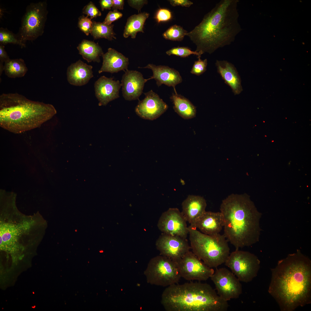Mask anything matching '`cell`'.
<instances>
[{
  "label": "cell",
  "instance_id": "1",
  "mask_svg": "<svg viewBox=\"0 0 311 311\" xmlns=\"http://www.w3.org/2000/svg\"><path fill=\"white\" fill-rule=\"evenodd\" d=\"M268 291L282 311H293L311 303V261L299 250L271 269Z\"/></svg>",
  "mask_w": 311,
  "mask_h": 311
},
{
  "label": "cell",
  "instance_id": "2",
  "mask_svg": "<svg viewBox=\"0 0 311 311\" xmlns=\"http://www.w3.org/2000/svg\"><path fill=\"white\" fill-rule=\"evenodd\" d=\"M238 0H221L204 16L186 36L196 46L195 50L211 54L233 42L242 29L238 22Z\"/></svg>",
  "mask_w": 311,
  "mask_h": 311
},
{
  "label": "cell",
  "instance_id": "3",
  "mask_svg": "<svg viewBox=\"0 0 311 311\" xmlns=\"http://www.w3.org/2000/svg\"><path fill=\"white\" fill-rule=\"evenodd\" d=\"M220 209L224 220L223 234L236 249L259 241L262 214L249 195L232 194L222 200Z\"/></svg>",
  "mask_w": 311,
  "mask_h": 311
},
{
  "label": "cell",
  "instance_id": "4",
  "mask_svg": "<svg viewBox=\"0 0 311 311\" xmlns=\"http://www.w3.org/2000/svg\"><path fill=\"white\" fill-rule=\"evenodd\" d=\"M56 113L52 105L31 100L18 93L0 96V126L15 134L40 127Z\"/></svg>",
  "mask_w": 311,
  "mask_h": 311
},
{
  "label": "cell",
  "instance_id": "5",
  "mask_svg": "<svg viewBox=\"0 0 311 311\" xmlns=\"http://www.w3.org/2000/svg\"><path fill=\"white\" fill-rule=\"evenodd\" d=\"M200 281L175 284L167 287L161 304L166 311H226L228 302L209 284Z\"/></svg>",
  "mask_w": 311,
  "mask_h": 311
},
{
  "label": "cell",
  "instance_id": "6",
  "mask_svg": "<svg viewBox=\"0 0 311 311\" xmlns=\"http://www.w3.org/2000/svg\"><path fill=\"white\" fill-rule=\"evenodd\" d=\"M188 229L191 249L197 257L211 268L225 263L230 253L223 234L206 235L189 226Z\"/></svg>",
  "mask_w": 311,
  "mask_h": 311
},
{
  "label": "cell",
  "instance_id": "7",
  "mask_svg": "<svg viewBox=\"0 0 311 311\" xmlns=\"http://www.w3.org/2000/svg\"><path fill=\"white\" fill-rule=\"evenodd\" d=\"M48 13L46 0L27 5L16 34L23 43L35 40L43 34Z\"/></svg>",
  "mask_w": 311,
  "mask_h": 311
},
{
  "label": "cell",
  "instance_id": "8",
  "mask_svg": "<svg viewBox=\"0 0 311 311\" xmlns=\"http://www.w3.org/2000/svg\"><path fill=\"white\" fill-rule=\"evenodd\" d=\"M144 274L148 283L164 287L177 284L181 277L176 261L161 255L150 260Z\"/></svg>",
  "mask_w": 311,
  "mask_h": 311
},
{
  "label": "cell",
  "instance_id": "9",
  "mask_svg": "<svg viewBox=\"0 0 311 311\" xmlns=\"http://www.w3.org/2000/svg\"><path fill=\"white\" fill-rule=\"evenodd\" d=\"M225 263L240 282L247 283L257 276L260 262L254 254L237 249L230 253Z\"/></svg>",
  "mask_w": 311,
  "mask_h": 311
},
{
  "label": "cell",
  "instance_id": "10",
  "mask_svg": "<svg viewBox=\"0 0 311 311\" xmlns=\"http://www.w3.org/2000/svg\"><path fill=\"white\" fill-rule=\"evenodd\" d=\"M7 219L1 217L0 246L1 249L13 250L18 247L24 236L28 234L36 222L32 217L18 221Z\"/></svg>",
  "mask_w": 311,
  "mask_h": 311
},
{
  "label": "cell",
  "instance_id": "11",
  "mask_svg": "<svg viewBox=\"0 0 311 311\" xmlns=\"http://www.w3.org/2000/svg\"><path fill=\"white\" fill-rule=\"evenodd\" d=\"M210 278L215 286L217 294L225 301L237 299L242 293L240 281L226 268H217Z\"/></svg>",
  "mask_w": 311,
  "mask_h": 311
},
{
  "label": "cell",
  "instance_id": "12",
  "mask_svg": "<svg viewBox=\"0 0 311 311\" xmlns=\"http://www.w3.org/2000/svg\"><path fill=\"white\" fill-rule=\"evenodd\" d=\"M176 262L181 277L187 280L206 281L215 271L190 251Z\"/></svg>",
  "mask_w": 311,
  "mask_h": 311
},
{
  "label": "cell",
  "instance_id": "13",
  "mask_svg": "<svg viewBox=\"0 0 311 311\" xmlns=\"http://www.w3.org/2000/svg\"><path fill=\"white\" fill-rule=\"evenodd\" d=\"M156 246L160 255L176 261L191 249L187 238L164 233L157 240Z\"/></svg>",
  "mask_w": 311,
  "mask_h": 311
},
{
  "label": "cell",
  "instance_id": "14",
  "mask_svg": "<svg viewBox=\"0 0 311 311\" xmlns=\"http://www.w3.org/2000/svg\"><path fill=\"white\" fill-rule=\"evenodd\" d=\"M187 221L177 208H170L163 213L157 224L162 233L187 238L188 235Z\"/></svg>",
  "mask_w": 311,
  "mask_h": 311
},
{
  "label": "cell",
  "instance_id": "15",
  "mask_svg": "<svg viewBox=\"0 0 311 311\" xmlns=\"http://www.w3.org/2000/svg\"><path fill=\"white\" fill-rule=\"evenodd\" d=\"M144 98L135 107L136 114L141 118L153 120L160 117L168 108V105L152 90L144 93Z\"/></svg>",
  "mask_w": 311,
  "mask_h": 311
},
{
  "label": "cell",
  "instance_id": "16",
  "mask_svg": "<svg viewBox=\"0 0 311 311\" xmlns=\"http://www.w3.org/2000/svg\"><path fill=\"white\" fill-rule=\"evenodd\" d=\"M147 81L140 72L126 70L122 75L121 83L124 98L129 101L139 100L143 93L145 84Z\"/></svg>",
  "mask_w": 311,
  "mask_h": 311
},
{
  "label": "cell",
  "instance_id": "17",
  "mask_svg": "<svg viewBox=\"0 0 311 311\" xmlns=\"http://www.w3.org/2000/svg\"><path fill=\"white\" fill-rule=\"evenodd\" d=\"M121 87L118 80L104 76L100 77L95 83V96L99 101V106H105L109 102L120 97L119 91Z\"/></svg>",
  "mask_w": 311,
  "mask_h": 311
},
{
  "label": "cell",
  "instance_id": "18",
  "mask_svg": "<svg viewBox=\"0 0 311 311\" xmlns=\"http://www.w3.org/2000/svg\"><path fill=\"white\" fill-rule=\"evenodd\" d=\"M141 68H147L151 69L153 72V76L147 79L148 80L154 79L158 87L164 84L173 88L175 93H177L175 86L181 83L182 79L179 72L173 68L164 65L156 66L153 64H149Z\"/></svg>",
  "mask_w": 311,
  "mask_h": 311
},
{
  "label": "cell",
  "instance_id": "19",
  "mask_svg": "<svg viewBox=\"0 0 311 311\" xmlns=\"http://www.w3.org/2000/svg\"><path fill=\"white\" fill-rule=\"evenodd\" d=\"M206 206L204 198L199 196L189 195L183 202L181 212L189 226L196 228V223L206 211Z\"/></svg>",
  "mask_w": 311,
  "mask_h": 311
},
{
  "label": "cell",
  "instance_id": "20",
  "mask_svg": "<svg viewBox=\"0 0 311 311\" xmlns=\"http://www.w3.org/2000/svg\"><path fill=\"white\" fill-rule=\"evenodd\" d=\"M224 226L223 215L220 212L205 211L197 221L195 227L209 235L219 234Z\"/></svg>",
  "mask_w": 311,
  "mask_h": 311
},
{
  "label": "cell",
  "instance_id": "21",
  "mask_svg": "<svg viewBox=\"0 0 311 311\" xmlns=\"http://www.w3.org/2000/svg\"><path fill=\"white\" fill-rule=\"evenodd\" d=\"M102 66L98 71L99 73L107 72L111 73H117L121 71L128 69V58L122 54L111 48H109L107 52L102 56Z\"/></svg>",
  "mask_w": 311,
  "mask_h": 311
},
{
  "label": "cell",
  "instance_id": "22",
  "mask_svg": "<svg viewBox=\"0 0 311 311\" xmlns=\"http://www.w3.org/2000/svg\"><path fill=\"white\" fill-rule=\"evenodd\" d=\"M92 67L79 60L68 68L67 79L71 84L81 86L87 84L93 77Z\"/></svg>",
  "mask_w": 311,
  "mask_h": 311
},
{
  "label": "cell",
  "instance_id": "23",
  "mask_svg": "<svg viewBox=\"0 0 311 311\" xmlns=\"http://www.w3.org/2000/svg\"><path fill=\"white\" fill-rule=\"evenodd\" d=\"M215 65L218 72L234 94H240L242 90L241 79L234 65L227 61L218 60L216 61Z\"/></svg>",
  "mask_w": 311,
  "mask_h": 311
},
{
  "label": "cell",
  "instance_id": "24",
  "mask_svg": "<svg viewBox=\"0 0 311 311\" xmlns=\"http://www.w3.org/2000/svg\"><path fill=\"white\" fill-rule=\"evenodd\" d=\"M175 111L185 119H189L196 115V107L187 98L180 94L173 93L170 97Z\"/></svg>",
  "mask_w": 311,
  "mask_h": 311
},
{
  "label": "cell",
  "instance_id": "25",
  "mask_svg": "<svg viewBox=\"0 0 311 311\" xmlns=\"http://www.w3.org/2000/svg\"><path fill=\"white\" fill-rule=\"evenodd\" d=\"M149 14L146 12L139 13L131 15L128 18L125 26L123 36L127 38L130 36L135 39L139 32L144 33L143 27Z\"/></svg>",
  "mask_w": 311,
  "mask_h": 311
},
{
  "label": "cell",
  "instance_id": "26",
  "mask_svg": "<svg viewBox=\"0 0 311 311\" xmlns=\"http://www.w3.org/2000/svg\"><path fill=\"white\" fill-rule=\"evenodd\" d=\"M79 54L88 62H100V57L102 56L103 52L98 43L84 39L77 47Z\"/></svg>",
  "mask_w": 311,
  "mask_h": 311
},
{
  "label": "cell",
  "instance_id": "27",
  "mask_svg": "<svg viewBox=\"0 0 311 311\" xmlns=\"http://www.w3.org/2000/svg\"><path fill=\"white\" fill-rule=\"evenodd\" d=\"M28 70L24 61L21 58L10 59L4 65L3 71L5 75L10 78L22 77Z\"/></svg>",
  "mask_w": 311,
  "mask_h": 311
},
{
  "label": "cell",
  "instance_id": "28",
  "mask_svg": "<svg viewBox=\"0 0 311 311\" xmlns=\"http://www.w3.org/2000/svg\"><path fill=\"white\" fill-rule=\"evenodd\" d=\"M114 25H107L103 22H92L91 35L95 39L105 38L109 41L116 39L113 31Z\"/></svg>",
  "mask_w": 311,
  "mask_h": 311
},
{
  "label": "cell",
  "instance_id": "29",
  "mask_svg": "<svg viewBox=\"0 0 311 311\" xmlns=\"http://www.w3.org/2000/svg\"><path fill=\"white\" fill-rule=\"evenodd\" d=\"M8 43L18 45L22 48L26 47V44L23 43L15 34L7 28H0V45H5Z\"/></svg>",
  "mask_w": 311,
  "mask_h": 311
},
{
  "label": "cell",
  "instance_id": "30",
  "mask_svg": "<svg viewBox=\"0 0 311 311\" xmlns=\"http://www.w3.org/2000/svg\"><path fill=\"white\" fill-rule=\"evenodd\" d=\"M188 32L180 26L175 24L168 28L162 34L166 39L173 41H181Z\"/></svg>",
  "mask_w": 311,
  "mask_h": 311
},
{
  "label": "cell",
  "instance_id": "31",
  "mask_svg": "<svg viewBox=\"0 0 311 311\" xmlns=\"http://www.w3.org/2000/svg\"><path fill=\"white\" fill-rule=\"evenodd\" d=\"M167 54L169 56L172 55H176L182 58L188 57L191 54L195 55L198 56V58H200L202 53L196 51H193L187 47H174L168 50L166 52Z\"/></svg>",
  "mask_w": 311,
  "mask_h": 311
},
{
  "label": "cell",
  "instance_id": "32",
  "mask_svg": "<svg viewBox=\"0 0 311 311\" xmlns=\"http://www.w3.org/2000/svg\"><path fill=\"white\" fill-rule=\"evenodd\" d=\"M92 22L87 16H82L79 18L78 27L86 35L91 33L92 28Z\"/></svg>",
  "mask_w": 311,
  "mask_h": 311
},
{
  "label": "cell",
  "instance_id": "33",
  "mask_svg": "<svg viewBox=\"0 0 311 311\" xmlns=\"http://www.w3.org/2000/svg\"><path fill=\"white\" fill-rule=\"evenodd\" d=\"M195 61L193 66L191 73L197 75H200L204 73L206 70L207 60L206 59L202 60L200 58Z\"/></svg>",
  "mask_w": 311,
  "mask_h": 311
},
{
  "label": "cell",
  "instance_id": "34",
  "mask_svg": "<svg viewBox=\"0 0 311 311\" xmlns=\"http://www.w3.org/2000/svg\"><path fill=\"white\" fill-rule=\"evenodd\" d=\"M172 18L171 12L169 10L165 8L159 9L155 16V18L158 23L168 21L171 20Z\"/></svg>",
  "mask_w": 311,
  "mask_h": 311
},
{
  "label": "cell",
  "instance_id": "35",
  "mask_svg": "<svg viewBox=\"0 0 311 311\" xmlns=\"http://www.w3.org/2000/svg\"><path fill=\"white\" fill-rule=\"evenodd\" d=\"M82 12L87 15V17H90L91 19L101 15V12L91 1L84 7Z\"/></svg>",
  "mask_w": 311,
  "mask_h": 311
},
{
  "label": "cell",
  "instance_id": "36",
  "mask_svg": "<svg viewBox=\"0 0 311 311\" xmlns=\"http://www.w3.org/2000/svg\"><path fill=\"white\" fill-rule=\"evenodd\" d=\"M122 16V14L117 10L110 11L107 14L103 22L107 25L111 24L113 22L121 18Z\"/></svg>",
  "mask_w": 311,
  "mask_h": 311
},
{
  "label": "cell",
  "instance_id": "37",
  "mask_svg": "<svg viewBox=\"0 0 311 311\" xmlns=\"http://www.w3.org/2000/svg\"><path fill=\"white\" fill-rule=\"evenodd\" d=\"M170 5L173 6H181L189 7L193 4V3L188 0H169Z\"/></svg>",
  "mask_w": 311,
  "mask_h": 311
},
{
  "label": "cell",
  "instance_id": "38",
  "mask_svg": "<svg viewBox=\"0 0 311 311\" xmlns=\"http://www.w3.org/2000/svg\"><path fill=\"white\" fill-rule=\"evenodd\" d=\"M128 2L130 6L138 10L139 12L143 6L147 4L148 1L147 0H128Z\"/></svg>",
  "mask_w": 311,
  "mask_h": 311
},
{
  "label": "cell",
  "instance_id": "39",
  "mask_svg": "<svg viewBox=\"0 0 311 311\" xmlns=\"http://www.w3.org/2000/svg\"><path fill=\"white\" fill-rule=\"evenodd\" d=\"M10 59L5 50L4 45H0V63L3 64Z\"/></svg>",
  "mask_w": 311,
  "mask_h": 311
},
{
  "label": "cell",
  "instance_id": "40",
  "mask_svg": "<svg viewBox=\"0 0 311 311\" xmlns=\"http://www.w3.org/2000/svg\"><path fill=\"white\" fill-rule=\"evenodd\" d=\"M99 3L102 11L105 9L111 10L113 5V0H100Z\"/></svg>",
  "mask_w": 311,
  "mask_h": 311
},
{
  "label": "cell",
  "instance_id": "41",
  "mask_svg": "<svg viewBox=\"0 0 311 311\" xmlns=\"http://www.w3.org/2000/svg\"><path fill=\"white\" fill-rule=\"evenodd\" d=\"M124 3V0H113L112 9L113 10H123Z\"/></svg>",
  "mask_w": 311,
  "mask_h": 311
}]
</instances>
